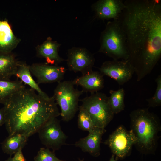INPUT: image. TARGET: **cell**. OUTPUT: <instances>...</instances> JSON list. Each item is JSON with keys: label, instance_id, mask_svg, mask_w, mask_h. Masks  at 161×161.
<instances>
[{"label": "cell", "instance_id": "cell-1", "mask_svg": "<svg viewBox=\"0 0 161 161\" xmlns=\"http://www.w3.org/2000/svg\"><path fill=\"white\" fill-rule=\"evenodd\" d=\"M117 19L125 35L127 60L140 81L161 57V1L126 0Z\"/></svg>", "mask_w": 161, "mask_h": 161}, {"label": "cell", "instance_id": "cell-2", "mask_svg": "<svg viewBox=\"0 0 161 161\" xmlns=\"http://www.w3.org/2000/svg\"><path fill=\"white\" fill-rule=\"evenodd\" d=\"M4 107L9 135L20 134L29 138L49 120L60 115L53 96L44 98L30 88L25 87L15 94Z\"/></svg>", "mask_w": 161, "mask_h": 161}, {"label": "cell", "instance_id": "cell-3", "mask_svg": "<svg viewBox=\"0 0 161 161\" xmlns=\"http://www.w3.org/2000/svg\"><path fill=\"white\" fill-rule=\"evenodd\" d=\"M131 129L136 139L134 146L140 153L154 154L158 145L161 125L158 116L148 108H138L129 115Z\"/></svg>", "mask_w": 161, "mask_h": 161}, {"label": "cell", "instance_id": "cell-4", "mask_svg": "<svg viewBox=\"0 0 161 161\" xmlns=\"http://www.w3.org/2000/svg\"><path fill=\"white\" fill-rule=\"evenodd\" d=\"M98 52L113 60H127L129 53L125 34L118 20L107 22L100 37Z\"/></svg>", "mask_w": 161, "mask_h": 161}, {"label": "cell", "instance_id": "cell-5", "mask_svg": "<svg viewBox=\"0 0 161 161\" xmlns=\"http://www.w3.org/2000/svg\"><path fill=\"white\" fill-rule=\"evenodd\" d=\"M74 86L72 80H64L58 83L54 91L52 96L60 107L64 121L71 120L79 110V97L83 92Z\"/></svg>", "mask_w": 161, "mask_h": 161}, {"label": "cell", "instance_id": "cell-6", "mask_svg": "<svg viewBox=\"0 0 161 161\" xmlns=\"http://www.w3.org/2000/svg\"><path fill=\"white\" fill-rule=\"evenodd\" d=\"M79 101L82 103L80 106L88 113L95 126L105 129L113 119L114 114L106 94L98 92L92 93Z\"/></svg>", "mask_w": 161, "mask_h": 161}, {"label": "cell", "instance_id": "cell-7", "mask_svg": "<svg viewBox=\"0 0 161 161\" xmlns=\"http://www.w3.org/2000/svg\"><path fill=\"white\" fill-rule=\"evenodd\" d=\"M136 139L132 130L123 125L118 126L103 143L108 146L116 159H123L129 156Z\"/></svg>", "mask_w": 161, "mask_h": 161}, {"label": "cell", "instance_id": "cell-8", "mask_svg": "<svg viewBox=\"0 0 161 161\" xmlns=\"http://www.w3.org/2000/svg\"><path fill=\"white\" fill-rule=\"evenodd\" d=\"M38 133L42 144L54 152L67 144V136L62 130L60 121L57 117L48 121Z\"/></svg>", "mask_w": 161, "mask_h": 161}, {"label": "cell", "instance_id": "cell-9", "mask_svg": "<svg viewBox=\"0 0 161 161\" xmlns=\"http://www.w3.org/2000/svg\"><path fill=\"white\" fill-rule=\"evenodd\" d=\"M99 69L103 76L112 78L120 86L129 81L134 73L133 67L128 60L113 59L105 61Z\"/></svg>", "mask_w": 161, "mask_h": 161}, {"label": "cell", "instance_id": "cell-10", "mask_svg": "<svg viewBox=\"0 0 161 161\" xmlns=\"http://www.w3.org/2000/svg\"><path fill=\"white\" fill-rule=\"evenodd\" d=\"M66 61L68 70L83 75L92 70L95 59L86 49L73 47L68 50Z\"/></svg>", "mask_w": 161, "mask_h": 161}, {"label": "cell", "instance_id": "cell-11", "mask_svg": "<svg viewBox=\"0 0 161 161\" xmlns=\"http://www.w3.org/2000/svg\"><path fill=\"white\" fill-rule=\"evenodd\" d=\"M29 67L38 84L61 82L67 70L64 67L47 63H34Z\"/></svg>", "mask_w": 161, "mask_h": 161}, {"label": "cell", "instance_id": "cell-12", "mask_svg": "<svg viewBox=\"0 0 161 161\" xmlns=\"http://www.w3.org/2000/svg\"><path fill=\"white\" fill-rule=\"evenodd\" d=\"M121 0H99L94 3L92 8L98 18L117 20L125 7Z\"/></svg>", "mask_w": 161, "mask_h": 161}, {"label": "cell", "instance_id": "cell-13", "mask_svg": "<svg viewBox=\"0 0 161 161\" xmlns=\"http://www.w3.org/2000/svg\"><path fill=\"white\" fill-rule=\"evenodd\" d=\"M106 131L105 129L95 127L86 137L80 139L74 145L84 152L95 157L100 153V143L103 134Z\"/></svg>", "mask_w": 161, "mask_h": 161}, {"label": "cell", "instance_id": "cell-14", "mask_svg": "<svg viewBox=\"0 0 161 161\" xmlns=\"http://www.w3.org/2000/svg\"><path fill=\"white\" fill-rule=\"evenodd\" d=\"M72 81L75 85L81 86L83 92L95 93L104 87L103 76L98 71L92 70Z\"/></svg>", "mask_w": 161, "mask_h": 161}, {"label": "cell", "instance_id": "cell-15", "mask_svg": "<svg viewBox=\"0 0 161 161\" xmlns=\"http://www.w3.org/2000/svg\"><path fill=\"white\" fill-rule=\"evenodd\" d=\"M60 46V44L48 37L37 47V55L44 58L47 64L57 65L58 64L66 60L61 58L58 54V50Z\"/></svg>", "mask_w": 161, "mask_h": 161}, {"label": "cell", "instance_id": "cell-16", "mask_svg": "<svg viewBox=\"0 0 161 161\" xmlns=\"http://www.w3.org/2000/svg\"><path fill=\"white\" fill-rule=\"evenodd\" d=\"M20 41L14 34L8 21L0 20V52L11 53Z\"/></svg>", "mask_w": 161, "mask_h": 161}, {"label": "cell", "instance_id": "cell-17", "mask_svg": "<svg viewBox=\"0 0 161 161\" xmlns=\"http://www.w3.org/2000/svg\"><path fill=\"white\" fill-rule=\"evenodd\" d=\"M22 82L29 86L42 97L49 98L50 97L40 88L38 83L33 79L30 69L29 66L26 64L19 62L14 75Z\"/></svg>", "mask_w": 161, "mask_h": 161}, {"label": "cell", "instance_id": "cell-18", "mask_svg": "<svg viewBox=\"0 0 161 161\" xmlns=\"http://www.w3.org/2000/svg\"><path fill=\"white\" fill-rule=\"evenodd\" d=\"M25 87L20 80L0 79V104L5 105L13 95Z\"/></svg>", "mask_w": 161, "mask_h": 161}, {"label": "cell", "instance_id": "cell-19", "mask_svg": "<svg viewBox=\"0 0 161 161\" xmlns=\"http://www.w3.org/2000/svg\"><path fill=\"white\" fill-rule=\"evenodd\" d=\"M18 62L12 53L0 52V79H10L14 75Z\"/></svg>", "mask_w": 161, "mask_h": 161}, {"label": "cell", "instance_id": "cell-20", "mask_svg": "<svg viewBox=\"0 0 161 161\" xmlns=\"http://www.w3.org/2000/svg\"><path fill=\"white\" fill-rule=\"evenodd\" d=\"M28 138L20 134L9 135L1 143L2 150L4 153L11 156L24 148Z\"/></svg>", "mask_w": 161, "mask_h": 161}, {"label": "cell", "instance_id": "cell-21", "mask_svg": "<svg viewBox=\"0 0 161 161\" xmlns=\"http://www.w3.org/2000/svg\"><path fill=\"white\" fill-rule=\"evenodd\" d=\"M110 95L108 97L109 102L112 111L117 114L124 109L125 90L123 88L117 90H110Z\"/></svg>", "mask_w": 161, "mask_h": 161}, {"label": "cell", "instance_id": "cell-22", "mask_svg": "<svg viewBox=\"0 0 161 161\" xmlns=\"http://www.w3.org/2000/svg\"><path fill=\"white\" fill-rule=\"evenodd\" d=\"M79 110L78 119V127L83 131L89 132L91 131L95 127L91 117L87 112L80 106Z\"/></svg>", "mask_w": 161, "mask_h": 161}, {"label": "cell", "instance_id": "cell-23", "mask_svg": "<svg viewBox=\"0 0 161 161\" xmlns=\"http://www.w3.org/2000/svg\"><path fill=\"white\" fill-rule=\"evenodd\" d=\"M157 86L154 95L146 99L149 107L155 108L161 105V75H159L155 80Z\"/></svg>", "mask_w": 161, "mask_h": 161}, {"label": "cell", "instance_id": "cell-24", "mask_svg": "<svg viewBox=\"0 0 161 161\" xmlns=\"http://www.w3.org/2000/svg\"><path fill=\"white\" fill-rule=\"evenodd\" d=\"M54 152L47 148H41L34 157V161H66L58 158Z\"/></svg>", "mask_w": 161, "mask_h": 161}, {"label": "cell", "instance_id": "cell-25", "mask_svg": "<svg viewBox=\"0 0 161 161\" xmlns=\"http://www.w3.org/2000/svg\"><path fill=\"white\" fill-rule=\"evenodd\" d=\"M22 148H20L12 157L13 161H26L22 152Z\"/></svg>", "mask_w": 161, "mask_h": 161}, {"label": "cell", "instance_id": "cell-26", "mask_svg": "<svg viewBox=\"0 0 161 161\" xmlns=\"http://www.w3.org/2000/svg\"><path fill=\"white\" fill-rule=\"evenodd\" d=\"M5 123V115L4 107L0 109V127Z\"/></svg>", "mask_w": 161, "mask_h": 161}, {"label": "cell", "instance_id": "cell-27", "mask_svg": "<svg viewBox=\"0 0 161 161\" xmlns=\"http://www.w3.org/2000/svg\"><path fill=\"white\" fill-rule=\"evenodd\" d=\"M109 161H118V160L116 159L115 156L112 154Z\"/></svg>", "mask_w": 161, "mask_h": 161}, {"label": "cell", "instance_id": "cell-28", "mask_svg": "<svg viewBox=\"0 0 161 161\" xmlns=\"http://www.w3.org/2000/svg\"><path fill=\"white\" fill-rule=\"evenodd\" d=\"M5 161H13L12 157H10L6 160Z\"/></svg>", "mask_w": 161, "mask_h": 161}]
</instances>
